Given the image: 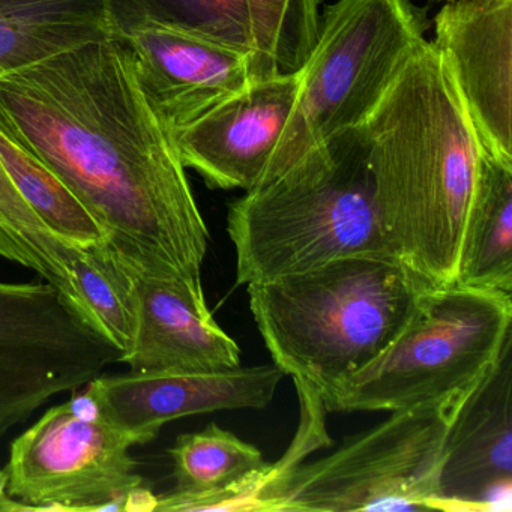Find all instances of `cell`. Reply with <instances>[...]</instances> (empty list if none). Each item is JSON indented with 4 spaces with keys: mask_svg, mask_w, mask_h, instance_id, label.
I'll return each mask as SVG.
<instances>
[{
    "mask_svg": "<svg viewBox=\"0 0 512 512\" xmlns=\"http://www.w3.org/2000/svg\"><path fill=\"white\" fill-rule=\"evenodd\" d=\"M0 125L76 194L127 265L203 287L208 227L118 38L0 77Z\"/></svg>",
    "mask_w": 512,
    "mask_h": 512,
    "instance_id": "cell-1",
    "label": "cell"
},
{
    "mask_svg": "<svg viewBox=\"0 0 512 512\" xmlns=\"http://www.w3.org/2000/svg\"><path fill=\"white\" fill-rule=\"evenodd\" d=\"M361 128L392 251L434 286L454 284L482 149L433 41L413 49Z\"/></svg>",
    "mask_w": 512,
    "mask_h": 512,
    "instance_id": "cell-2",
    "label": "cell"
},
{
    "mask_svg": "<svg viewBox=\"0 0 512 512\" xmlns=\"http://www.w3.org/2000/svg\"><path fill=\"white\" fill-rule=\"evenodd\" d=\"M241 286L353 256H395L383 232L362 128L305 152L230 205Z\"/></svg>",
    "mask_w": 512,
    "mask_h": 512,
    "instance_id": "cell-3",
    "label": "cell"
},
{
    "mask_svg": "<svg viewBox=\"0 0 512 512\" xmlns=\"http://www.w3.org/2000/svg\"><path fill=\"white\" fill-rule=\"evenodd\" d=\"M430 286L397 256H353L247 292L274 364L325 398L386 349Z\"/></svg>",
    "mask_w": 512,
    "mask_h": 512,
    "instance_id": "cell-4",
    "label": "cell"
},
{
    "mask_svg": "<svg viewBox=\"0 0 512 512\" xmlns=\"http://www.w3.org/2000/svg\"><path fill=\"white\" fill-rule=\"evenodd\" d=\"M511 338L512 293L430 286L386 349L323 398L326 412H394L458 400Z\"/></svg>",
    "mask_w": 512,
    "mask_h": 512,
    "instance_id": "cell-5",
    "label": "cell"
},
{
    "mask_svg": "<svg viewBox=\"0 0 512 512\" xmlns=\"http://www.w3.org/2000/svg\"><path fill=\"white\" fill-rule=\"evenodd\" d=\"M427 29L425 10L412 0H337L326 7L299 70L298 101L260 184L314 146L361 127Z\"/></svg>",
    "mask_w": 512,
    "mask_h": 512,
    "instance_id": "cell-6",
    "label": "cell"
},
{
    "mask_svg": "<svg viewBox=\"0 0 512 512\" xmlns=\"http://www.w3.org/2000/svg\"><path fill=\"white\" fill-rule=\"evenodd\" d=\"M394 410L310 464H299L266 511H431L440 499L446 434L464 398Z\"/></svg>",
    "mask_w": 512,
    "mask_h": 512,
    "instance_id": "cell-7",
    "label": "cell"
},
{
    "mask_svg": "<svg viewBox=\"0 0 512 512\" xmlns=\"http://www.w3.org/2000/svg\"><path fill=\"white\" fill-rule=\"evenodd\" d=\"M122 359L53 284L0 281V437Z\"/></svg>",
    "mask_w": 512,
    "mask_h": 512,
    "instance_id": "cell-8",
    "label": "cell"
},
{
    "mask_svg": "<svg viewBox=\"0 0 512 512\" xmlns=\"http://www.w3.org/2000/svg\"><path fill=\"white\" fill-rule=\"evenodd\" d=\"M133 437L107 419L85 421L67 403L47 410L10 446L8 494L26 511L122 512L145 484Z\"/></svg>",
    "mask_w": 512,
    "mask_h": 512,
    "instance_id": "cell-9",
    "label": "cell"
},
{
    "mask_svg": "<svg viewBox=\"0 0 512 512\" xmlns=\"http://www.w3.org/2000/svg\"><path fill=\"white\" fill-rule=\"evenodd\" d=\"M433 44L482 151L512 166V0H448Z\"/></svg>",
    "mask_w": 512,
    "mask_h": 512,
    "instance_id": "cell-10",
    "label": "cell"
},
{
    "mask_svg": "<svg viewBox=\"0 0 512 512\" xmlns=\"http://www.w3.org/2000/svg\"><path fill=\"white\" fill-rule=\"evenodd\" d=\"M299 91V71L277 74L173 131L182 163L209 188L253 190L271 166Z\"/></svg>",
    "mask_w": 512,
    "mask_h": 512,
    "instance_id": "cell-11",
    "label": "cell"
},
{
    "mask_svg": "<svg viewBox=\"0 0 512 512\" xmlns=\"http://www.w3.org/2000/svg\"><path fill=\"white\" fill-rule=\"evenodd\" d=\"M286 374L275 364L218 371H133L98 376L91 386L110 424L152 442L167 422L218 410L265 409Z\"/></svg>",
    "mask_w": 512,
    "mask_h": 512,
    "instance_id": "cell-12",
    "label": "cell"
},
{
    "mask_svg": "<svg viewBox=\"0 0 512 512\" xmlns=\"http://www.w3.org/2000/svg\"><path fill=\"white\" fill-rule=\"evenodd\" d=\"M512 509V338L446 434L437 511Z\"/></svg>",
    "mask_w": 512,
    "mask_h": 512,
    "instance_id": "cell-13",
    "label": "cell"
},
{
    "mask_svg": "<svg viewBox=\"0 0 512 512\" xmlns=\"http://www.w3.org/2000/svg\"><path fill=\"white\" fill-rule=\"evenodd\" d=\"M170 131L199 119L251 85L250 58L179 29L139 25L113 34Z\"/></svg>",
    "mask_w": 512,
    "mask_h": 512,
    "instance_id": "cell-14",
    "label": "cell"
},
{
    "mask_svg": "<svg viewBox=\"0 0 512 512\" xmlns=\"http://www.w3.org/2000/svg\"><path fill=\"white\" fill-rule=\"evenodd\" d=\"M122 263L139 305L136 343L124 364L133 371H218L241 365V349L215 322L203 287Z\"/></svg>",
    "mask_w": 512,
    "mask_h": 512,
    "instance_id": "cell-15",
    "label": "cell"
},
{
    "mask_svg": "<svg viewBox=\"0 0 512 512\" xmlns=\"http://www.w3.org/2000/svg\"><path fill=\"white\" fill-rule=\"evenodd\" d=\"M109 37L107 0H0V77Z\"/></svg>",
    "mask_w": 512,
    "mask_h": 512,
    "instance_id": "cell-16",
    "label": "cell"
},
{
    "mask_svg": "<svg viewBox=\"0 0 512 512\" xmlns=\"http://www.w3.org/2000/svg\"><path fill=\"white\" fill-rule=\"evenodd\" d=\"M455 283L512 293V166L484 151Z\"/></svg>",
    "mask_w": 512,
    "mask_h": 512,
    "instance_id": "cell-17",
    "label": "cell"
},
{
    "mask_svg": "<svg viewBox=\"0 0 512 512\" xmlns=\"http://www.w3.org/2000/svg\"><path fill=\"white\" fill-rule=\"evenodd\" d=\"M67 269L77 310L92 328L128 355L136 343L139 305L127 266L104 242L88 248L71 247Z\"/></svg>",
    "mask_w": 512,
    "mask_h": 512,
    "instance_id": "cell-18",
    "label": "cell"
},
{
    "mask_svg": "<svg viewBox=\"0 0 512 512\" xmlns=\"http://www.w3.org/2000/svg\"><path fill=\"white\" fill-rule=\"evenodd\" d=\"M112 35L161 25L214 41L253 58L247 0H107Z\"/></svg>",
    "mask_w": 512,
    "mask_h": 512,
    "instance_id": "cell-19",
    "label": "cell"
},
{
    "mask_svg": "<svg viewBox=\"0 0 512 512\" xmlns=\"http://www.w3.org/2000/svg\"><path fill=\"white\" fill-rule=\"evenodd\" d=\"M0 163L20 196L62 241L79 248L106 242V233L76 194L2 125Z\"/></svg>",
    "mask_w": 512,
    "mask_h": 512,
    "instance_id": "cell-20",
    "label": "cell"
},
{
    "mask_svg": "<svg viewBox=\"0 0 512 512\" xmlns=\"http://www.w3.org/2000/svg\"><path fill=\"white\" fill-rule=\"evenodd\" d=\"M325 0H247L253 34L251 82L304 67L317 40Z\"/></svg>",
    "mask_w": 512,
    "mask_h": 512,
    "instance_id": "cell-21",
    "label": "cell"
},
{
    "mask_svg": "<svg viewBox=\"0 0 512 512\" xmlns=\"http://www.w3.org/2000/svg\"><path fill=\"white\" fill-rule=\"evenodd\" d=\"M173 491L187 496L217 493L262 469V452L217 424L197 433L181 434L170 448Z\"/></svg>",
    "mask_w": 512,
    "mask_h": 512,
    "instance_id": "cell-22",
    "label": "cell"
},
{
    "mask_svg": "<svg viewBox=\"0 0 512 512\" xmlns=\"http://www.w3.org/2000/svg\"><path fill=\"white\" fill-rule=\"evenodd\" d=\"M71 247L32 211L0 163V257L37 272L74 305L67 269Z\"/></svg>",
    "mask_w": 512,
    "mask_h": 512,
    "instance_id": "cell-23",
    "label": "cell"
},
{
    "mask_svg": "<svg viewBox=\"0 0 512 512\" xmlns=\"http://www.w3.org/2000/svg\"><path fill=\"white\" fill-rule=\"evenodd\" d=\"M158 499L145 484L133 488L125 496L124 511L122 512H152L157 511Z\"/></svg>",
    "mask_w": 512,
    "mask_h": 512,
    "instance_id": "cell-24",
    "label": "cell"
},
{
    "mask_svg": "<svg viewBox=\"0 0 512 512\" xmlns=\"http://www.w3.org/2000/svg\"><path fill=\"white\" fill-rule=\"evenodd\" d=\"M443 2H448V0H443Z\"/></svg>",
    "mask_w": 512,
    "mask_h": 512,
    "instance_id": "cell-25",
    "label": "cell"
}]
</instances>
